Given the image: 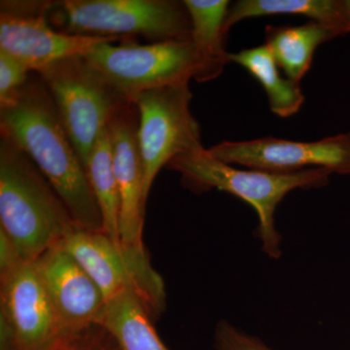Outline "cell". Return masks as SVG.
Segmentation results:
<instances>
[{"label":"cell","instance_id":"obj_14","mask_svg":"<svg viewBox=\"0 0 350 350\" xmlns=\"http://www.w3.org/2000/svg\"><path fill=\"white\" fill-rule=\"evenodd\" d=\"M192 25L191 41L194 45L199 71L195 80L200 83L216 79L229 64L225 49V21L230 1L228 0H185Z\"/></svg>","mask_w":350,"mask_h":350},{"label":"cell","instance_id":"obj_9","mask_svg":"<svg viewBox=\"0 0 350 350\" xmlns=\"http://www.w3.org/2000/svg\"><path fill=\"white\" fill-rule=\"evenodd\" d=\"M221 162L275 174L325 169L350 174V131L317 142H292L273 137L223 142L207 149Z\"/></svg>","mask_w":350,"mask_h":350},{"label":"cell","instance_id":"obj_5","mask_svg":"<svg viewBox=\"0 0 350 350\" xmlns=\"http://www.w3.org/2000/svg\"><path fill=\"white\" fill-rule=\"evenodd\" d=\"M119 39L98 44L83 57L129 103L142 92L189 83L197 76L199 61L191 38L144 45L115 44Z\"/></svg>","mask_w":350,"mask_h":350},{"label":"cell","instance_id":"obj_8","mask_svg":"<svg viewBox=\"0 0 350 350\" xmlns=\"http://www.w3.org/2000/svg\"><path fill=\"white\" fill-rule=\"evenodd\" d=\"M61 245L91 276L107 301L131 290L140 297L152 319L165 310V284L149 259L129 256L105 232L78 227L69 232Z\"/></svg>","mask_w":350,"mask_h":350},{"label":"cell","instance_id":"obj_15","mask_svg":"<svg viewBox=\"0 0 350 350\" xmlns=\"http://www.w3.org/2000/svg\"><path fill=\"white\" fill-rule=\"evenodd\" d=\"M344 36L338 29L317 22L301 25H266L265 45L288 79L301 83L322 44Z\"/></svg>","mask_w":350,"mask_h":350},{"label":"cell","instance_id":"obj_23","mask_svg":"<svg viewBox=\"0 0 350 350\" xmlns=\"http://www.w3.org/2000/svg\"><path fill=\"white\" fill-rule=\"evenodd\" d=\"M27 262L15 243L0 230V280L12 275Z\"/></svg>","mask_w":350,"mask_h":350},{"label":"cell","instance_id":"obj_12","mask_svg":"<svg viewBox=\"0 0 350 350\" xmlns=\"http://www.w3.org/2000/svg\"><path fill=\"white\" fill-rule=\"evenodd\" d=\"M32 11H20L4 2L0 14V50L29 71L40 72L68 57H84L98 44L120 38L57 31L48 25L42 12Z\"/></svg>","mask_w":350,"mask_h":350},{"label":"cell","instance_id":"obj_1","mask_svg":"<svg viewBox=\"0 0 350 350\" xmlns=\"http://www.w3.org/2000/svg\"><path fill=\"white\" fill-rule=\"evenodd\" d=\"M1 135L24 152L56 191L78 228L103 232L100 207L86 169L44 83L27 80L0 107Z\"/></svg>","mask_w":350,"mask_h":350},{"label":"cell","instance_id":"obj_10","mask_svg":"<svg viewBox=\"0 0 350 350\" xmlns=\"http://www.w3.org/2000/svg\"><path fill=\"white\" fill-rule=\"evenodd\" d=\"M64 334L34 262L0 280V350H42Z\"/></svg>","mask_w":350,"mask_h":350},{"label":"cell","instance_id":"obj_21","mask_svg":"<svg viewBox=\"0 0 350 350\" xmlns=\"http://www.w3.org/2000/svg\"><path fill=\"white\" fill-rule=\"evenodd\" d=\"M29 72L15 57L0 50V107L9 103L27 82Z\"/></svg>","mask_w":350,"mask_h":350},{"label":"cell","instance_id":"obj_16","mask_svg":"<svg viewBox=\"0 0 350 350\" xmlns=\"http://www.w3.org/2000/svg\"><path fill=\"white\" fill-rule=\"evenodd\" d=\"M273 15L303 16L350 33V0H239L228 9L225 32L241 21Z\"/></svg>","mask_w":350,"mask_h":350},{"label":"cell","instance_id":"obj_4","mask_svg":"<svg viewBox=\"0 0 350 350\" xmlns=\"http://www.w3.org/2000/svg\"><path fill=\"white\" fill-rule=\"evenodd\" d=\"M55 20L68 33L80 36H142L154 42L191 38L184 2L170 0H66L55 4Z\"/></svg>","mask_w":350,"mask_h":350},{"label":"cell","instance_id":"obj_11","mask_svg":"<svg viewBox=\"0 0 350 350\" xmlns=\"http://www.w3.org/2000/svg\"><path fill=\"white\" fill-rule=\"evenodd\" d=\"M137 107L130 103L108 125L120 198L119 241L126 254L148 258L144 243V167L137 142Z\"/></svg>","mask_w":350,"mask_h":350},{"label":"cell","instance_id":"obj_18","mask_svg":"<svg viewBox=\"0 0 350 350\" xmlns=\"http://www.w3.org/2000/svg\"><path fill=\"white\" fill-rule=\"evenodd\" d=\"M101 325L110 332L122 350H169L157 334L144 301L131 290L107 301Z\"/></svg>","mask_w":350,"mask_h":350},{"label":"cell","instance_id":"obj_19","mask_svg":"<svg viewBox=\"0 0 350 350\" xmlns=\"http://www.w3.org/2000/svg\"><path fill=\"white\" fill-rule=\"evenodd\" d=\"M85 169L100 207L103 232L120 245L119 189L113 165L111 142L108 126L94 145Z\"/></svg>","mask_w":350,"mask_h":350},{"label":"cell","instance_id":"obj_2","mask_svg":"<svg viewBox=\"0 0 350 350\" xmlns=\"http://www.w3.org/2000/svg\"><path fill=\"white\" fill-rule=\"evenodd\" d=\"M77 228L56 191L12 140L0 142V230L27 262Z\"/></svg>","mask_w":350,"mask_h":350},{"label":"cell","instance_id":"obj_7","mask_svg":"<svg viewBox=\"0 0 350 350\" xmlns=\"http://www.w3.org/2000/svg\"><path fill=\"white\" fill-rule=\"evenodd\" d=\"M192 98L189 83H182L148 90L131 100L138 112L146 202L159 172L176 157L202 145L199 122L191 111Z\"/></svg>","mask_w":350,"mask_h":350},{"label":"cell","instance_id":"obj_22","mask_svg":"<svg viewBox=\"0 0 350 350\" xmlns=\"http://www.w3.org/2000/svg\"><path fill=\"white\" fill-rule=\"evenodd\" d=\"M214 347L217 350H273L259 338L239 330L225 320L215 327Z\"/></svg>","mask_w":350,"mask_h":350},{"label":"cell","instance_id":"obj_6","mask_svg":"<svg viewBox=\"0 0 350 350\" xmlns=\"http://www.w3.org/2000/svg\"><path fill=\"white\" fill-rule=\"evenodd\" d=\"M38 73L85 167L113 117L131 103L114 91L83 57H68Z\"/></svg>","mask_w":350,"mask_h":350},{"label":"cell","instance_id":"obj_13","mask_svg":"<svg viewBox=\"0 0 350 350\" xmlns=\"http://www.w3.org/2000/svg\"><path fill=\"white\" fill-rule=\"evenodd\" d=\"M33 262L66 333L101 324L107 301L91 276L61 243Z\"/></svg>","mask_w":350,"mask_h":350},{"label":"cell","instance_id":"obj_3","mask_svg":"<svg viewBox=\"0 0 350 350\" xmlns=\"http://www.w3.org/2000/svg\"><path fill=\"white\" fill-rule=\"evenodd\" d=\"M167 167L179 172L182 183L191 190L204 192L216 189L250 204L259 219L257 232L262 251L273 259L282 255V236L275 226L276 207L296 189L323 187L332 174L325 169L291 174L238 169L214 158L202 145L176 157Z\"/></svg>","mask_w":350,"mask_h":350},{"label":"cell","instance_id":"obj_17","mask_svg":"<svg viewBox=\"0 0 350 350\" xmlns=\"http://www.w3.org/2000/svg\"><path fill=\"white\" fill-rule=\"evenodd\" d=\"M229 61L241 66L259 82L266 92L269 109L273 114L288 118L300 111L306 100L300 83L280 75V66L265 44L229 53Z\"/></svg>","mask_w":350,"mask_h":350},{"label":"cell","instance_id":"obj_20","mask_svg":"<svg viewBox=\"0 0 350 350\" xmlns=\"http://www.w3.org/2000/svg\"><path fill=\"white\" fill-rule=\"evenodd\" d=\"M42 350H122L110 332L101 324L64 334Z\"/></svg>","mask_w":350,"mask_h":350}]
</instances>
